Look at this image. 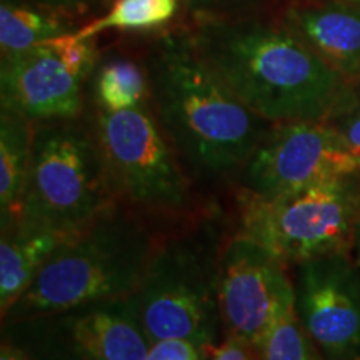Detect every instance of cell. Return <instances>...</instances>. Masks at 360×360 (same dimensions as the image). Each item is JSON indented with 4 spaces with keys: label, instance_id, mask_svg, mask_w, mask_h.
<instances>
[{
    "label": "cell",
    "instance_id": "obj_13",
    "mask_svg": "<svg viewBox=\"0 0 360 360\" xmlns=\"http://www.w3.org/2000/svg\"><path fill=\"white\" fill-rule=\"evenodd\" d=\"M278 15L342 77L360 85V7L344 0H290Z\"/></svg>",
    "mask_w": 360,
    "mask_h": 360
},
{
    "label": "cell",
    "instance_id": "obj_11",
    "mask_svg": "<svg viewBox=\"0 0 360 360\" xmlns=\"http://www.w3.org/2000/svg\"><path fill=\"white\" fill-rule=\"evenodd\" d=\"M294 309L326 360H360V265L337 254L297 265Z\"/></svg>",
    "mask_w": 360,
    "mask_h": 360
},
{
    "label": "cell",
    "instance_id": "obj_16",
    "mask_svg": "<svg viewBox=\"0 0 360 360\" xmlns=\"http://www.w3.org/2000/svg\"><path fill=\"white\" fill-rule=\"evenodd\" d=\"M77 22L22 0L0 4V52L2 58L25 52L60 35L77 32Z\"/></svg>",
    "mask_w": 360,
    "mask_h": 360
},
{
    "label": "cell",
    "instance_id": "obj_1",
    "mask_svg": "<svg viewBox=\"0 0 360 360\" xmlns=\"http://www.w3.org/2000/svg\"><path fill=\"white\" fill-rule=\"evenodd\" d=\"M193 17L191 40L214 74L269 124L332 122L349 114L360 85L344 79L281 15Z\"/></svg>",
    "mask_w": 360,
    "mask_h": 360
},
{
    "label": "cell",
    "instance_id": "obj_17",
    "mask_svg": "<svg viewBox=\"0 0 360 360\" xmlns=\"http://www.w3.org/2000/svg\"><path fill=\"white\" fill-rule=\"evenodd\" d=\"M96 109L125 110L148 102V79L143 64L130 57H110L92 74Z\"/></svg>",
    "mask_w": 360,
    "mask_h": 360
},
{
    "label": "cell",
    "instance_id": "obj_21",
    "mask_svg": "<svg viewBox=\"0 0 360 360\" xmlns=\"http://www.w3.org/2000/svg\"><path fill=\"white\" fill-rule=\"evenodd\" d=\"M276 0H186V13L193 17H236L269 12Z\"/></svg>",
    "mask_w": 360,
    "mask_h": 360
},
{
    "label": "cell",
    "instance_id": "obj_10",
    "mask_svg": "<svg viewBox=\"0 0 360 360\" xmlns=\"http://www.w3.org/2000/svg\"><path fill=\"white\" fill-rule=\"evenodd\" d=\"M294 304L285 265L247 236L225 242L220 255L219 309L224 339L259 350L281 315Z\"/></svg>",
    "mask_w": 360,
    "mask_h": 360
},
{
    "label": "cell",
    "instance_id": "obj_22",
    "mask_svg": "<svg viewBox=\"0 0 360 360\" xmlns=\"http://www.w3.org/2000/svg\"><path fill=\"white\" fill-rule=\"evenodd\" d=\"M22 2L77 22L112 6L114 0H22Z\"/></svg>",
    "mask_w": 360,
    "mask_h": 360
},
{
    "label": "cell",
    "instance_id": "obj_9",
    "mask_svg": "<svg viewBox=\"0 0 360 360\" xmlns=\"http://www.w3.org/2000/svg\"><path fill=\"white\" fill-rule=\"evenodd\" d=\"M360 172L332 122L272 124L237 175L240 195L278 199L326 177Z\"/></svg>",
    "mask_w": 360,
    "mask_h": 360
},
{
    "label": "cell",
    "instance_id": "obj_18",
    "mask_svg": "<svg viewBox=\"0 0 360 360\" xmlns=\"http://www.w3.org/2000/svg\"><path fill=\"white\" fill-rule=\"evenodd\" d=\"M182 0H114L109 11L77 29L80 37L92 39L105 30H155L169 25Z\"/></svg>",
    "mask_w": 360,
    "mask_h": 360
},
{
    "label": "cell",
    "instance_id": "obj_23",
    "mask_svg": "<svg viewBox=\"0 0 360 360\" xmlns=\"http://www.w3.org/2000/svg\"><path fill=\"white\" fill-rule=\"evenodd\" d=\"M146 360H204L199 347L184 339H164L150 344Z\"/></svg>",
    "mask_w": 360,
    "mask_h": 360
},
{
    "label": "cell",
    "instance_id": "obj_26",
    "mask_svg": "<svg viewBox=\"0 0 360 360\" xmlns=\"http://www.w3.org/2000/svg\"><path fill=\"white\" fill-rule=\"evenodd\" d=\"M0 360H35L30 357L25 350L17 347L15 344L2 339V344H0Z\"/></svg>",
    "mask_w": 360,
    "mask_h": 360
},
{
    "label": "cell",
    "instance_id": "obj_7",
    "mask_svg": "<svg viewBox=\"0 0 360 360\" xmlns=\"http://www.w3.org/2000/svg\"><path fill=\"white\" fill-rule=\"evenodd\" d=\"M98 154L119 205L143 215H180L192 202V179L157 124L150 103L94 110Z\"/></svg>",
    "mask_w": 360,
    "mask_h": 360
},
{
    "label": "cell",
    "instance_id": "obj_30",
    "mask_svg": "<svg viewBox=\"0 0 360 360\" xmlns=\"http://www.w3.org/2000/svg\"><path fill=\"white\" fill-rule=\"evenodd\" d=\"M283 2H290V0H283Z\"/></svg>",
    "mask_w": 360,
    "mask_h": 360
},
{
    "label": "cell",
    "instance_id": "obj_15",
    "mask_svg": "<svg viewBox=\"0 0 360 360\" xmlns=\"http://www.w3.org/2000/svg\"><path fill=\"white\" fill-rule=\"evenodd\" d=\"M35 124L17 112H0V229L13 227L29 172Z\"/></svg>",
    "mask_w": 360,
    "mask_h": 360
},
{
    "label": "cell",
    "instance_id": "obj_24",
    "mask_svg": "<svg viewBox=\"0 0 360 360\" xmlns=\"http://www.w3.org/2000/svg\"><path fill=\"white\" fill-rule=\"evenodd\" d=\"M334 124L339 129L345 146H347L349 152L352 154L360 169V97L354 109L349 114L340 117L339 120H335Z\"/></svg>",
    "mask_w": 360,
    "mask_h": 360
},
{
    "label": "cell",
    "instance_id": "obj_25",
    "mask_svg": "<svg viewBox=\"0 0 360 360\" xmlns=\"http://www.w3.org/2000/svg\"><path fill=\"white\" fill-rule=\"evenodd\" d=\"M207 360H260V354L244 340L224 339Z\"/></svg>",
    "mask_w": 360,
    "mask_h": 360
},
{
    "label": "cell",
    "instance_id": "obj_5",
    "mask_svg": "<svg viewBox=\"0 0 360 360\" xmlns=\"http://www.w3.org/2000/svg\"><path fill=\"white\" fill-rule=\"evenodd\" d=\"M114 205L90 124L74 119L35 125L15 225L70 236Z\"/></svg>",
    "mask_w": 360,
    "mask_h": 360
},
{
    "label": "cell",
    "instance_id": "obj_19",
    "mask_svg": "<svg viewBox=\"0 0 360 360\" xmlns=\"http://www.w3.org/2000/svg\"><path fill=\"white\" fill-rule=\"evenodd\" d=\"M260 360H326L300 326L294 304L269 332L260 347Z\"/></svg>",
    "mask_w": 360,
    "mask_h": 360
},
{
    "label": "cell",
    "instance_id": "obj_6",
    "mask_svg": "<svg viewBox=\"0 0 360 360\" xmlns=\"http://www.w3.org/2000/svg\"><path fill=\"white\" fill-rule=\"evenodd\" d=\"M240 233L283 265L352 254L360 220V172L326 177L278 199L238 195Z\"/></svg>",
    "mask_w": 360,
    "mask_h": 360
},
{
    "label": "cell",
    "instance_id": "obj_3",
    "mask_svg": "<svg viewBox=\"0 0 360 360\" xmlns=\"http://www.w3.org/2000/svg\"><path fill=\"white\" fill-rule=\"evenodd\" d=\"M159 245L147 217L114 205L67 236L2 323L103 300L129 299Z\"/></svg>",
    "mask_w": 360,
    "mask_h": 360
},
{
    "label": "cell",
    "instance_id": "obj_4",
    "mask_svg": "<svg viewBox=\"0 0 360 360\" xmlns=\"http://www.w3.org/2000/svg\"><path fill=\"white\" fill-rule=\"evenodd\" d=\"M225 242L214 224L159 242L141 285L130 297L150 344L184 339L209 359L224 339L219 309L220 255Z\"/></svg>",
    "mask_w": 360,
    "mask_h": 360
},
{
    "label": "cell",
    "instance_id": "obj_2",
    "mask_svg": "<svg viewBox=\"0 0 360 360\" xmlns=\"http://www.w3.org/2000/svg\"><path fill=\"white\" fill-rule=\"evenodd\" d=\"M148 103L188 177H237L272 124L233 96L193 47L187 27L155 35L143 57Z\"/></svg>",
    "mask_w": 360,
    "mask_h": 360
},
{
    "label": "cell",
    "instance_id": "obj_8",
    "mask_svg": "<svg viewBox=\"0 0 360 360\" xmlns=\"http://www.w3.org/2000/svg\"><path fill=\"white\" fill-rule=\"evenodd\" d=\"M2 339L35 360H146L132 300H103L2 323Z\"/></svg>",
    "mask_w": 360,
    "mask_h": 360
},
{
    "label": "cell",
    "instance_id": "obj_12",
    "mask_svg": "<svg viewBox=\"0 0 360 360\" xmlns=\"http://www.w3.org/2000/svg\"><path fill=\"white\" fill-rule=\"evenodd\" d=\"M84 84L51 42L2 58L0 101L32 124L80 119Z\"/></svg>",
    "mask_w": 360,
    "mask_h": 360
},
{
    "label": "cell",
    "instance_id": "obj_14",
    "mask_svg": "<svg viewBox=\"0 0 360 360\" xmlns=\"http://www.w3.org/2000/svg\"><path fill=\"white\" fill-rule=\"evenodd\" d=\"M67 236L52 232L4 229L0 238V310L6 315L32 285L52 252Z\"/></svg>",
    "mask_w": 360,
    "mask_h": 360
},
{
    "label": "cell",
    "instance_id": "obj_20",
    "mask_svg": "<svg viewBox=\"0 0 360 360\" xmlns=\"http://www.w3.org/2000/svg\"><path fill=\"white\" fill-rule=\"evenodd\" d=\"M49 42L58 52V56L62 57L65 65L82 82L92 77L98 60V52L96 42H94V37H80L77 32H72L49 40Z\"/></svg>",
    "mask_w": 360,
    "mask_h": 360
},
{
    "label": "cell",
    "instance_id": "obj_28",
    "mask_svg": "<svg viewBox=\"0 0 360 360\" xmlns=\"http://www.w3.org/2000/svg\"><path fill=\"white\" fill-rule=\"evenodd\" d=\"M344 2L354 4V6H357V7H360V0H344Z\"/></svg>",
    "mask_w": 360,
    "mask_h": 360
},
{
    "label": "cell",
    "instance_id": "obj_29",
    "mask_svg": "<svg viewBox=\"0 0 360 360\" xmlns=\"http://www.w3.org/2000/svg\"><path fill=\"white\" fill-rule=\"evenodd\" d=\"M182 2H184V6H186V0H182Z\"/></svg>",
    "mask_w": 360,
    "mask_h": 360
},
{
    "label": "cell",
    "instance_id": "obj_27",
    "mask_svg": "<svg viewBox=\"0 0 360 360\" xmlns=\"http://www.w3.org/2000/svg\"><path fill=\"white\" fill-rule=\"evenodd\" d=\"M352 257L355 259V262L360 265V220H359L357 233H355V244H354V250H352Z\"/></svg>",
    "mask_w": 360,
    "mask_h": 360
}]
</instances>
